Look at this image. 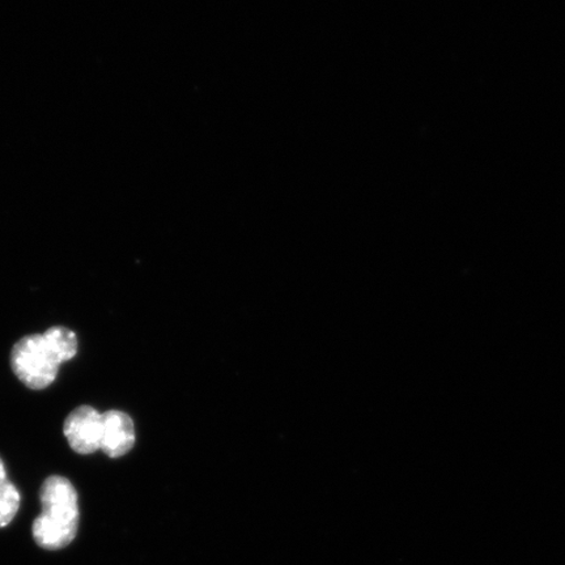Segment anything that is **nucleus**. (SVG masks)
<instances>
[{
	"mask_svg": "<svg viewBox=\"0 0 565 565\" xmlns=\"http://www.w3.org/2000/svg\"><path fill=\"white\" fill-rule=\"evenodd\" d=\"M103 424V414L96 408L76 407L63 426L71 449L83 456L95 454L102 447Z\"/></svg>",
	"mask_w": 565,
	"mask_h": 565,
	"instance_id": "obj_3",
	"label": "nucleus"
},
{
	"mask_svg": "<svg viewBox=\"0 0 565 565\" xmlns=\"http://www.w3.org/2000/svg\"><path fill=\"white\" fill-rule=\"evenodd\" d=\"M42 512L33 521V540L41 548L58 551L76 539L79 530V497L73 483L65 477L45 479L40 490Z\"/></svg>",
	"mask_w": 565,
	"mask_h": 565,
	"instance_id": "obj_1",
	"label": "nucleus"
},
{
	"mask_svg": "<svg viewBox=\"0 0 565 565\" xmlns=\"http://www.w3.org/2000/svg\"><path fill=\"white\" fill-rule=\"evenodd\" d=\"M103 439L100 449L110 458L129 454L136 444V427L129 415L118 409L103 414Z\"/></svg>",
	"mask_w": 565,
	"mask_h": 565,
	"instance_id": "obj_4",
	"label": "nucleus"
},
{
	"mask_svg": "<svg viewBox=\"0 0 565 565\" xmlns=\"http://www.w3.org/2000/svg\"><path fill=\"white\" fill-rule=\"evenodd\" d=\"M60 365L47 349L42 334L26 335L13 345L12 371L21 383L34 391L52 385L58 374Z\"/></svg>",
	"mask_w": 565,
	"mask_h": 565,
	"instance_id": "obj_2",
	"label": "nucleus"
},
{
	"mask_svg": "<svg viewBox=\"0 0 565 565\" xmlns=\"http://www.w3.org/2000/svg\"><path fill=\"white\" fill-rule=\"evenodd\" d=\"M21 497L9 479L0 482V529L9 526L20 510Z\"/></svg>",
	"mask_w": 565,
	"mask_h": 565,
	"instance_id": "obj_6",
	"label": "nucleus"
},
{
	"mask_svg": "<svg viewBox=\"0 0 565 565\" xmlns=\"http://www.w3.org/2000/svg\"><path fill=\"white\" fill-rule=\"evenodd\" d=\"M7 479H9V478H7L6 466H4L3 459L0 458V482H3V480H7Z\"/></svg>",
	"mask_w": 565,
	"mask_h": 565,
	"instance_id": "obj_7",
	"label": "nucleus"
},
{
	"mask_svg": "<svg viewBox=\"0 0 565 565\" xmlns=\"http://www.w3.org/2000/svg\"><path fill=\"white\" fill-rule=\"evenodd\" d=\"M47 349L60 364L74 359L77 352V338L74 331L63 327H53L42 334Z\"/></svg>",
	"mask_w": 565,
	"mask_h": 565,
	"instance_id": "obj_5",
	"label": "nucleus"
}]
</instances>
